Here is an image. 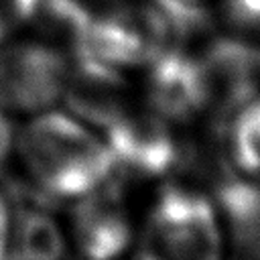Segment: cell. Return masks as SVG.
Returning <instances> with one entry per match:
<instances>
[{
	"label": "cell",
	"instance_id": "1",
	"mask_svg": "<svg viewBox=\"0 0 260 260\" xmlns=\"http://www.w3.org/2000/svg\"><path fill=\"white\" fill-rule=\"evenodd\" d=\"M14 150L37 189L63 201H73L114 175L104 136L63 108L30 116Z\"/></svg>",
	"mask_w": 260,
	"mask_h": 260
},
{
	"label": "cell",
	"instance_id": "2",
	"mask_svg": "<svg viewBox=\"0 0 260 260\" xmlns=\"http://www.w3.org/2000/svg\"><path fill=\"white\" fill-rule=\"evenodd\" d=\"M228 230L219 205L191 185H167L136 230L134 260H225Z\"/></svg>",
	"mask_w": 260,
	"mask_h": 260
},
{
	"label": "cell",
	"instance_id": "3",
	"mask_svg": "<svg viewBox=\"0 0 260 260\" xmlns=\"http://www.w3.org/2000/svg\"><path fill=\"white\" fill-rule=\"evenodd\" d=\"M69 55L37 39L0 45V108L6 114L37 116L59 108Z\"/></svg>",
	"mask_w": 260,
	"mask_h": 260
},
{
	"label": "cell",
	"instance_id": "4",
	"mask_svg": "<svg viewBox=\"0 0 260 260\" xmlns=\"http://www.w3.org/2000/svg\"><path fill=\"white\" fill-rule=\"evenodd\" d=\"M136 221L122 183L112 175L71 201L65 225L69 250L81 260H120L132 252Z\"/></svg>",
	"mask_w": 260,
	"mask_h": 260
},
{
	"label": "cell",
	"instance_id": "5",
	"mask_svg": "<svg viewBox=\"0 0 260 260\" xmlns=\"http://www.w3.org/2000/svg\"><path fill=\"white\" fill-rule=\"evenodd\" d=\"M102 136L110 148L116 177L136 181L162 179L181 162L177 128L144 102H134Z\"/></svg>",
	"mask_w": 260,
	"mask_h": 260
},
{
	"label": "cell",
	"instance_id": "6",
	"mask_svg": "<svg viewBox=\"0 0 260 260\" xmlns=\"http://www.w3.org/2000/svg\"><path fill=\"white\" fill-rule=\"evenodd\" d=\"M142 102L175 128L211 110L209 83L199 55L169 47L146 67Z\"/></svg>",
	"mask_w": 260,
	"mask_h": 260
},
{
	"label": "cell",
	"instance_id": "7",
	"mask_svg": "<svg viewBox=\"0 0 260 260\" xmlns=\"http://www.w3.org/2000/svg\"><path fill=\"white\" fill-rule=\"evenodd\" d=\"M134 102L126 71L79 51L69 55L65 87L59 104L65 112L102 134Z\"/></svg>",
	"mask_w": 260,
	"mask_h": 260
},
{
	"label": "cell",
	"instance_id": "8",
	"mask_svg": "<svg viewBox=\"0 0 260 260\" xmlns=\"http://www.w3.org/2000/svg\"><path fill=\"white\" fill-rule=\"evenodd\" d=\"M69 242L65 225L37 205L10 207L6 254L16 260H65Z\"/></svg>",
	"mask_w": 260,
	"mask_h": 260
},
{
	"label": "cell",
	"instance_id": "9",
	"mask_svg": "<svg viewBox=\"0 0 260 260\" xmlns=\"http://www.w3.org/2000/svg\"><path fill=\"white\" fill-rule=\"evenodd\" d=\"M225 156L238 177L260 183V93L228 114Z\"/></svg>",
	"mask_w": 260,
	"mask_h": 260
},
{
	"label": "cell",
	"instance_id": "10",
	"mask_svg": "<svg viewBox=\"0 0 260 260\" xmlns=\"http://www.w3.org/2000/svg\"><path fill=\"white\" fill-rule=\"evenodd\" d=\"M112 0H41L39 16H45L59 30L67 32L73 43L83 32V28L106 8Z\"/></svg>",
	"mask_w": 260,
	"mask_h": 260
},
{
	"label": "cell",
	"instance_id": "11",
	"mask_svg": "<svg viewBox=\"0 0 260 260\" xmlns=\"http://www.w3.org/2000/svg\"><path fill=\"white\" fill-rule=\"evenodd\" d=\"M225 35L260 47V0H217Z\"/></svg>",
	"mask_w": 260,
	"mask_h": 260
},
{
	"label": "cell",
	"instance_id": "12",
	"mask_svg": "<svg viewBox=\"0 0 260 260\" xmlns=\"http://www.w3.org/2000/svg\"><path fill=\"white\" fill-rule=\"evenodd\" d=\"M41 0H0V45L14 39L39 12Z\"/></svg>",
	"mask_w": 260,
	"mask_h": 260
},
{
	"label": "cell",
	"instance_id": "13",
	"mask_svg": "<svg viewBox=\"0 0 260 260\" xmlns=\"http://www.w3.org/2000/svg\"><path fill=\"white\" fill-rule=\"evenodd\" d=\"M14 142H16V136H14V130L10 126L8 114L0 108V171L8 162V158L14 150Z\"/></svg>",
	"mask_w": 260,
	"mask_h": 260
},
{
	"label": "cell",
	"instance_id": "14",
	"mask_svg": "<svg viewBox=\"0 0 260 260\" xmlns=\"http://www.w3.org/2000/svg\"><path fill=\"white\" fill-rule=\"evenodd\" d=\"M8 217H10V205L0 193V258L6 254V238H8Z\"/></svg>",
	"mask_w": 260,
	"mask_h": 260
},
{
	"label": "cell",
	"instance_id": "15",
	"mask_svg": "<svg viewBox=\"0 0 260 260\" xmlns=\"http://www.w3.org/2000/svg\"><path fill=\"white\" fill-rule=\"evenodd\" d=\"M179 2L189 4V6H201V4H205V2H209V0H179Z\"/></svg>",
	"mask_w": 260,
	"mask_h": 260
},
{
	"label": "cell",
	"instance_id": "16",
	"mask_svg": "<svg viewBox=\"0 0 260 260\" xmlns=\"http://www.w3.org/2000/svg\"><path fill=\"white\" fill-rule=\"evenodd\" d=\"M0 260H16V258H12V256H8V254H4Z\"/></svg>",
	"mask_w": 260,
	"mask_h": 260
}]
</instances>
